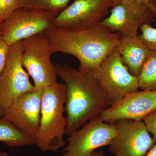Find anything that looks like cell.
<instances>
[{
  "mask_svg": "<svg viewBox=\"0 0 156 156\" xmlns=\"http://www.w3.org/2000/svg\"><path fill=\"white\" fill-rule=\"evenodd\" d=\"M10 47L0 34V76L5 67Z\"/></svg>",
  "mask_w": 156,
  "mask_h": 156,
  "instance_id": "obj_20",
  "label": "cell"
},
{
  "mask_svg": "<svg viewBox=\"0 0 156 156\" xmlns=\"http://www.w3.org/2000/svg\"><path fill=\"white\" fill-rule=\"evenodd\" d=\"M17 0H0V24L8 19L16 9Z\"/></svg>",
  "mask_w": 156,
  "mask_h": 156,
  "instance_id": "obj_19",
  "label": "cell"
},
{
  "mask_svg": "<svg viewBox=\"0 0 156 156\" xmlns=\"http://www.w3.org/2000/svg\"><path fill=\"white\" fill-rule=\"evenodd\" d=\"M72 0H17L16 9L20 8L40 9L59 14Z\"/></svg>",
  "mask_w": 156,
  "mask_h": 156,
  "instance_id": "obj_17",
  "label": "cell"
},
{
  "mask_svg": "<svg viewBox=\"0 0 156 156\" xmlns=\"http://www.w3.org/2000/svg\"><path fill=\"white\" fill-rule=\"evenodd\" d=\"M112 8L111 0H73L54 20L59 28L82 30L100 23Z\"/></svg>",
  "mask_w": 156,
  "mask_h": 156,
  "instance_id": "obj_9",
  "label": "cell"
},
{
  "mask_svg": "<svg viewBox=\"0 0 156 156\" xmlns=\"http://www.w3.org/2000/svg\"><path fill=\"white\" fill-rule=\"evenodd\" d=\"M94 74L111 105L139 89L138 78L128 71L117 47L108 55Z\"/></svg>",
  "mask_w": 156,
  "mask_h": 156,
  "instance_id": "obj_5",
  "label": "cell"
},
{
  "mask_svg": "<svg viewBox=\"0 0 156 156\" xmlns=\"http://www.w3.org/2000/svg\"><path fill=\"white\" fill-rule=\"evenodd\" d=\"M154 12L156 18V7L153 1L147 3ZM141 34L138 36L150 50L156 51V28L151 26L149 23L144 24L140 27Z\"/></svg>",
  "mask_w": 156,
  "mask_h": 156,
  "instance_id": "obj_18",
  "label": "cell"
},
{
  "mask_svg": "<svg viewBox=\"0 0 156 156\" xmlns=\"http://www.w3.org/2000/svg\"><path fill=\"white\" fill-rule=\"evenodd\" d=\"M114 123H105L100 115L69 135L67 145L59 156H91L98 148L108 146L114 137Z\"/></svg>",
  "mask_w": 156,
  "mask_h": 156,
  "instance_id": "obj_7",
  "label": "cell"
},
{
  "mask_svg": "<svg viewBox=\"0 0 156 156\" xmlns=\"http://www.w3.org/2000/svg\"><path fill=\"white\" fill-rule=\"evenodd\" d=\"M43 90L34 89L18 96L4 110L2 118L36 139L40 127Z\"/></svg>",
  "mask_w": 156,
  "mask_h": 156,
  "instance_id": "obj_12",
  "label": "cell"
},
{
  "mask_svg": "<svg viewBox=\"0 0 156 156\" xmlns=\"http://www.w3.org/2000/svg\"><path fill=\"white\" fill-rule=\"evenodd\" d=\"M91 156H105L104 152L102 151H95L93 152Z\"/></svg>",
  "mask_w": 156,
  "mask_h": 156,
  "instance_id": "obj_24",
  "label": "cell"
},
{
  "mask_svg": "<svg viewBox=\"0 0 156 156\" xmlns=\"http://www.w3.org/2000/svg\"><path fill=\"white\" fill-rule=\"evenodd\" d=\"M0 156H8V154L6 152L0 153Z\"/></svg>",
  "mask_w": 156,
  "mask_h": 156,
  "instance_id": "obj_26",
  "label": "cell"
},
{
  "mask_svg": "<svg viewBox=\"0 0 156 156\" xmlns=\"http://www.w3.org/2000/svg\"><path fill=\"white\" fill-rule=\"evenodd\" d=\"M66 86L57 83L45 88L42 95L40 127L37 146L43 152L56 151L64 147L67 119L64 115Z\"/></svg>",
  "mask_w": 156,
  "mask_h": 156,
  "instance_id": "obj_3",
  "label": "cell"
},
{
  "mask_svg": "<svg viewBox=\"0 0 156 156\" xmlns=\"http://www.w3.org/2000/svg\"><path fill=\"white\" fill-rule=\"evenodd\" d=\"M43 34L48 38L52 53L73 55L80 62L78 69L92 73L116 48L122 37L119 33L112 32L101 23L82 30L54 26Z\"/></svg>",
  "mask_w": 156,
  "mask_h": 156,
  "instance_id": "obj_1",
  "label": "cell"
},
{
  "mask_svg": "<svg viewBox=\"0 0 156 156\" xmlns=\"http://www.w3.org/2000/svg\"><path fill=\"white\" fill-rule=\"evenodd\" d=\"M23 40L10 46L7 63L0 76V102L7 108L18 96L34 90L22 63Z\"/></svg>",
  "mask_w": 156,
  "mask_h": 156,
  "instance_id": "obj_10",
  "label": "cell"
},
{
  "mask_svg": "<svg viewBox=\"0 0 156 156\" xmlns=\"http://www.w3.org/2000/svg\"><path fill=\"white\" fill-rule=\"evenodd\" d=\"M139 88L144 91L156 89V51L151 50L138 76Z\"/></svg>",
  "mask_w": 156,
  "mask_h": 156,
  "instance_id": "obj_16",
  "label": "cell"
},
{
  "mask_svg": "<svg viewBox=\"0 0 156 156\" xmlns=\"http://www.w3.org/2000/svg\"><path fill=\"white\" fill-rule=\"evenodd\" d=\"M156 109V89L137 91L127 94L104 111L100 117L104 122L113 123L122 119L142 121Z\"/></svg>",
  "mask_w": 156,
  "mask_h": 156,
  "instance_id": "obj_13",
  "label": "cell"
},
{
  "mask_svg": "<svg viewBox=\"0 0 156 156\" xmlns=\"http://www.w3.org/2000/svg\"><path fill=\"white\" fill-rule=\"evenodd\" d=\"M112 7L121 4H126L133 2H139L147 4L149 2L153 1V0H111Z\"/></svg>",
  "mask_w": 156,
  "mask_h": 156,
  "instance_id": "obj_22",
  "label": "cell"
},
{
  "mask_svg": "<svg viewBox=\"0 0 156 156\" xmlns=\"http://www.w3.org/2000/svg\"><path fill=\"white\" fill-rule=\"evenodd\" d=\"M3 112H4V110L2 107L1 102H0V119H1L3 116Z\"/></svg>",
  "mask_w": 156,
  "mask_h": 156,
  "instance_id": "obj_25",
  "label": "cell"
},
{
  "mask_svg": "<svg viewBox=\"0 0 156 156\" xmlns=\"http://www.w3.org/2000/svg\"><path fill=\"white\" fill-rule=\"evenodd\" d=\"M23 66L32 78L35 89L43 90L56 83L57 75L50 60L53 54L48 38L43 33L23 40Z\"/></svg>",
  "mask_w": 156,
  "mask_h": 156,
  "instance_id": "obj_4",
  "label": "cell"
},
{
  "mask_svg": "<svg viewBox=\"0 0 156 156\" xmlns=\"http://www.w3.org/2000/svg\"><path fill=\"white\" fill-rule=\"evenodd\" d=\"M0 142L10 147L36 145V140L23 133L9 120L0 119Z\"/></svg>",
  "mask_w": 156,
  "mask_h": 156,
  "instance_id": "obj_15",
  "label": "cell"
},
{
  "mask_svg": "<svg viewBox=\"0 0 156 156\" xmlns=\"http://www.w3.org/2000/svg\"><path fill=\"white\" fill-rule=\"evenodd\" d=\"M156 18L154 12L148 4L133 2L112 7L110 14L101 23L122 36L137 35L140 27L153 23Z\"/></svg>",
  "mask_w": 156,
  "mask_h": 156,
  "instance_id": "obj_11",
  "label": "cell"
},
{
  "mask_svg": "<svg viewBox=\"0 0 156 156\" xmlns=\"http://www.w3.org/2000/svg\"><path fill=\"white\" fill-rule=\"evenodd\" d=\"M113 123L116 133L108 150L115 156H144L156 144L143 121L122 119Z\"/></svg>",
  "mask_w": 156,
  "mask_h": 156,
  "instance_id": "obj_8",
  "label": "cell"
},
{
  "mask_svg": "<svg viewBox=\"0 0 156 156\" xmlns=\"http://www.w3.org/2000/svg\"><path fill=\"white\" fill-rule=\"evenodd\" d=\"M53 64L57 75L66 86V134L69 136L81 126L100 115L111 104L98 84L94 73L81 71L68 64Z\"/></svg>",
  "mask_w": 156,
  "mask_h": 156,
  "instance_id": "obj_2",
  "label": "cell"
},
{
  "mask_svg": "<svg viewBox=\"0 0 156 156\" xmlns=\"http://www.w3.org/2000/svg\"></svg>",
  "mask_w": 156,
  "mask_h": 156,
  "instance_id": "obj_28",
  "label": "cell"
},
{
  "mask_svg": "<svg viewBox=\"0 0 156 156\" xmlns=\"http://www.w3.org/2000/svg\"><path fill=\"white\" fill-rule=\"evenodd\" d=\"M58 14L46 10L18 8L0 24V34L11 46L54 27V20Z\"/></svg>",
  "mask_w": 156,
  "mask_h": 156,
  "instance_id": "obj_6",
  "label": "cell"
},
{
  "mask_svg": "<svg viewBox=\"0 0 156 156\" xmlns=\"http://www.w3.org/2000/svg\"><path fill=\"white\" fill-rule=\"evenodd\" d=\"M117 48L128 71L138 77L151 50L137 35L121 37Z\"/></svg>",
  "mask_w": 156,
  "mask_h": 156,
  "instance_id": "obj_14",
  "label": "cell"
},
{
  "mask_svg": "<svg viewBox=\"0 0 156 156\" xmlns=\"http://www.w3.org/2000/svg\"><path fill=\"white\" fill-rule=\"evenodd\" d=\"M142 121L148 132L153 135V138L156 141V109L147 115Z\"/></svg>",
  "mask_w": 156,
  "mask_h": 156,
  "instance_id": "obj_21",
  "label": "cell"
},
{
  "mask_svg": "<svg viewBox=\"0 0 156 156\" xmlns=\"http://www.w3.org/2000/svg\"><path fill=\"white\" fill-rule=\"evenodd\" d=\"M147 156H156V143L155 145L148 152Z\"/></svg>",
  "mask_w": 156,
  "mask_h": 156,
  "instance_id": "obj_23",
  "label": "cell"
},
{
  "mask_svg": "<svg viewBox=\"0 0 156 156\" xmlns=\"http://www.w3.org/2000/svg\"><path fill=\"white\" fill-rule=\"evenodd\" d=\"M154 3L156 7V0H153Z\"/></svg>",
  "mask_w": 156,
  "mask_h": 156,
  "instance_id": "obj_27",
  "label": "cell"
}]
</instances>
